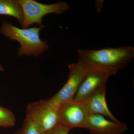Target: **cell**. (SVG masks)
<instances>
[{
    "label": "cell",
    "mask_w": 134,
    "mask_h": 134,
    "mask_svg": "<svg viewBox=\"0 0 134 134\" xmlns=\"http://www.w3.org/2000/svg\"><path fill=\"white\" fill-rule=\"evenodd\" d=\"M0 15L15 18L20 24L23 21V14L18 0H0Z\"/></svg>",
    "instance_id": "30bf717a"
},
{
    "label": "cell",
    "mask_w": 134,
    "mask_h": 134,
    "mask_svg": "<svg viewBox=\"0 0 134 134\" xmlns=\"http://www.w3.org/2000/svg\"><path fill=\"white\" fill-rule=\"evenodd\" d=\"M78 53L77 63L86 73L97 71L111 76L131 62L134 58V48L123 46L97 50L79 49Z\"/></svg>",
    "instance_id": "6da1fadb"
},
{
    "label": "cell",
    "mask_w": 134,
    "mask_h": 134,
    "mask_svg": "<svg viewBox=\"0 0 134 134\" xmlns=\"http://www.w3.org/2000/svg\"><path fill=\"white\" fill-rule=\"evenodd\" d=\"M23 14V21L21 25L23 29H27L32 24H37L44 27L43 17L51 14L59 15L63 14L70 9L66 2H58L51 4H44L34 0H18Z\"/></svg>",
    "instance_id": "3957f363"
},
{
    "label": "cell",
    "mask_w": 134,
    "mask_h": 134,
    "mask_svg": "<svg viewBox=\"0 0 134 134\" xmlns=\"http://www.w3.org/2000/svg\"><path fill=\"white\" fill-rule=\"evenodd\" d=\"M60 108V124L70 129L87 128L88 113L83 104L72 100Z\"/></svg>",
    "instance_id": "8992f818"
},
{
    "label": "cell",
    "mask_w": 134,
    "mask_h": 134,
    "mask_svg": "<svg viewBox=\"0 0 134 134\" xmlns=\"http://www.w3.org/2000/svg\"><path fill=\"white\" fill-rule=\"evenodd\" d=\"M106 87L104 86L81 103L88 114H98L107 117L114 121H119L108 108L106 100Z\"/></svg>",
    "instance_id": "9c48e42d"
},
{
    "label": "cell",
    "mask_w": 134,
    "mask_h": 134,
    "mask_svg": "<svg viewBox=\"0 0 134 134\" xmlns=\"http://www.w3.org/2000/svg\"><path fill=\"white\" fill-rule=\"evenodd\" d=\"M16 119L11 110L0 105V127L10 128L14 126Z\"/></svg>",
    "instance_id": "8fae6325"
},
{
    "label": "cell",
    "mask_w": 134,
    "mask_h": 134,
    "mask_svg": "<svg viewBox=\"0 0 134 134\" xmlns=\"http://www.w3.org/2000/svg\"><path fill=\"white\" fill-rule=\"evenodd\" d=\"M68 78L62 88L49 100L60 107L65 103L73 100L86 72L77 62L69 65Z\"/></svg>",
    "instance_id": "5b68a950"
},
{
    "label": "cell",
    "mask_w": 134,
    "mask_h": 134,
    "mask_svg": "<svg viewBox=\"0 0 134 134\" xmlns=\"http://www.w3.org/2000/svg\"><path fill=\"white\" fill-rule=\"evenodd\" d=\"M16 134H41L31 118L26 115L21 127Z\"/></svg>",
    "instance_id": "7c38bea8"
},
{
    "label": "cell",
    "mask_w": 134,
    "mask_h": 134,
    "mask_svg": "<svg viewBox=\"0 0 134 134\" xmlns=\"http://www.w3.org/2000/svg\"><path fill=\"white\" fill-rule=\"evenodd\" d=\"M3 71H4V69H3V67L1 64V63H0V71L3 72Z\"/></svg>",
    "instance_id": "5bb4252c"
},
{
    "label": "cell",
    "mask_w": 134,
    "mask_h": 134,
    "mask_svg": "<svg viewBox=\"0 0 134 134\" xmlns=\"http://www.w3.org/2000/svg\"><path fill=\"white\" fill-rule=\"evenodd\" d=\"M92 134H122L127 129V126L120 121L107 119L98 114H88L87 128Z\"/></svg>",
    "instance_id": "ba28073f"
},
{
    "label": "cell",
    "mask_w": 134,
    "mask_h": 134,
    "mask_svg": "<svg viewBox=\"0 0 134 134\" xmlns=\"http://www.w3.org/2000/svg\"><path fill=\"white\" fill-rule=\"evenodd\" d=\"M26 115L31 118L41 133L60 124V108L49 99L29 104Z\"/></svg>",
    "instance_id": "277c9868"
},
{
    "label": "cell",
    "mask_w": 134,
    "mask_h": 134,
    "mask_svg": "<svg viewBox=\"0 0 134 134\" xmlns=\"http://www.w3.org/2000/svg\"><path fill=\"white\" fill-rule=\"evenodd\" d=\"M43 27L20 29L11 23L4 21L0 27V32L12 41L20 44L17 52L18 57L33 56L38 57L48 50L49 47L45 40H42L40 32Z\"/></svg>",
    "instance_id": "7a4b0ae2"
},
{
    "label": "cell",
    "mask_w": 134,
    "mask_h": 134,
    "mask_svg": "<svg viewBox=\"0 0 134 134\" xmlns=\"http://www.w3.org/2000/svg\"><path fill=\"white\" fill-rule=\"evenodd\" d=\"M70 130L69 129L59 124L41 134H68Z\"/></svg>",
    "instance_id": "4fadbf2b"
},
{
    "label": "cell",
    "mask_w": 134,
    "mask_h": 134,
    "mask_svg": "<svg viewBox=\"0 0 134 134\" xmlns=\"http://www.w3.org/2000/svg\"><path fill=\"white\" fill-rule=\"evenodd\" d=\"M111 75L104 72L91 71L87 72L84 77L73 100L83 102L100 88L106 86Z\"/></svg>",
    "instance_id": "52a82bcc"
}]
</instances>
